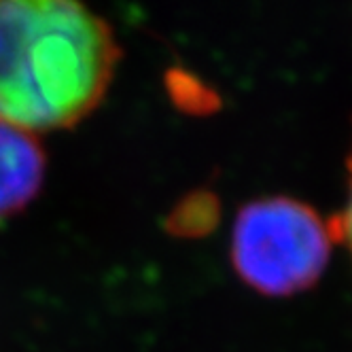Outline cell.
I'll list each match as a JSON object with an SVG mask.
<instances>
[{
  "label": "cell",
  "instance_id": "obj_4",
  "mask_svg": "<svg viewBox=\"0 0 352 352\" xmlns=\"http://www.w3.org/2000/svg\"><path fill=\"white\" fill-rule=\"evenodd\" d=\"M219 221V199L208 191L183 197L166 219V230L179 238H199L214 230Z\"/></svg>",
  "mask_w": 352,
  "mask_h": 352
},
{
  "label": "cell",
  "instance_id": "obj_3",
  "mask_svg": "<svg viewBox=\"0 0 352 352\" xmlns=\"http://www.w3.org/2000/svg\"><path fill=\"white\" fill-rule=\"evenodd\" d=\"M45 179V151L34 134L0 119V221L26 208Z\"/></svg>",
  "mask_w": 352,
  "mask_h": 352
},
{
  "label": "cell",
  "instance_id": "obj_2",
  "mask_svg": "<svg viewBox=\"0 0 352 352\" xmlns=\"http://www.w3.org/2000/svg\"><path fill=\"white\" fill-rule=\"evenodd\" d=\"M331 250V232L310 206L265 197L244 206L234 223L232 261L240 278L267 295L312 287Z\"/></svg>",
  "mask_w": 352,
  "mask_h": 352
},
{
  "label": "cell",
  "instance_id": "obj_5",
  "mask_svg": "<svg viewBox=\"0 0 352 352\" xmlns=\"http://www.w3.org/2000/svg\"><path fill=\"white\" fill-rule=\"evenodd\" d=\"M166 89L172 102L189 115H208L219 107L217 94L183 68L168 70Z\"/></svg>",
  "mask_w": 352,
  "mask_h": 352
},
{
  "label": "cell",
  "instance_id": "obj_1",
  "mask_svg": "<svg viewBox=\"0 0 352 352\" xmlns=\"http://www.w3.org/2000/svg\"><path fill=\"white\" fill-rule=\"evenodd\" d=\"M121 49L109 23L70 0H0V119L34 132L85 119Z\"/></svg>",
  "mask_w": 352,
  "mask_h": 352
},
{
  "label": "cell",
  "instance_id": "obj_6",
  "mask_svg": "<svg viewBox=\"0 0 352 352\" xmlns=\"http://www.w3.org/2000/svg\"><path fill=\"white\" fill-rule=\"evenodd\" d=\"M331 238H344L348 248L352 250V153L348 157V199L344 212L329 223Z\"/></svg>",
  "mask_w": 352,
  "mask_h": 352
}]
</instances>
